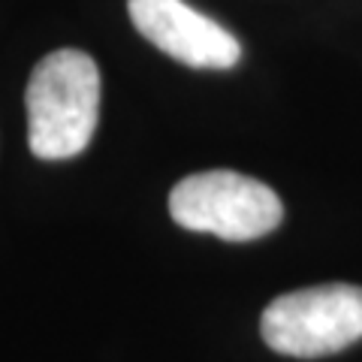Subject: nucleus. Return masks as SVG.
Wrapping results in <instances>:
<instances>
[{
  "label": "nucleus",
  "mask_w": 362,
  "mask_h": 362,
  "mask_svg": "<svg viewBox=\"0 0 362 362\" xmlns=\"http://www.w3.org/2000/svg\"><path fill=\"white\" fill-rule=\"evenodd\" d=\"M169 214L185 230L211 233L223 242H254L278 230L284 221V202L251 175L209 169L181 178L173 187Z\"/></svg>",
  "instance_id": "2"
},
{
  "label": "nucleus",
  "mask_w": 362,
  "mask_h": 362,
  "mask_svg": "<svg viewBox=\"0 0 362 362\" xmlns=\"http://www.w3.org/2000/svg\"><path fill=\"white\" fill-rule=\"evenodd\" d=\"M28 145L40 160H66L88 148L100 118V70L90 54L58 49L33 66L25 90Z\"/></svg>",
  "instance_id": "1"
},
{
  "label": "nucleus",
  "mask_w": 362,
  "mask_h": 362,
  "mask_svg": "<svg viewBox=\"0 0 362 362\" xmlns=\"http://www.w3.org/2000/svg\"><path fill=\"white\" fill-rule=\"evenodd\" d=\"M127 9L136 30L185 66L233 70L242 58L239 40L185 0H127Z\"/></svg>",
  "instance_id": "4"
},
{
  "label": "nucleus",
  "mask_w": 362,
  "mask_h": 362,
  "mask_svg": "<svg viewBox=\"0 0 362 362\" xmlns=\"http://www.w3.org/2000/svg\"><path fill=\"white\" fill-rule=\"evenodd\" d=\"M263 341L284 356L317 359L362 338V287L320 284L278 296L259 320Z\"/></svg>",
  "instance_id": "3"
}]
</instances>
